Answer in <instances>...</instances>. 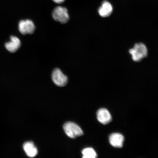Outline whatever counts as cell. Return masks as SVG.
I'll list each match as a JSON object with an SVG mask.
<instances>
[{"label":"cell","instance_id":"cell-1","mask_svg":"<svg viewBox=\"0 0 158 158\" xmlns=\"http://www.w3.org/2000/svg\"><path fill=\"white\" fill-rule=\"evenodd\" d=\"M129 52L131 55L133 60L136 62H140L148 55L147 47L142 43L134 45L133 48L130 49Z\"/></svg>","mask_w":158,"mask_h":158},{"label":"cell","instance_id":"cell-2","mask_svg":"<svg viewBox=\"0 0 158 158\" xmlns=\"http://www.w3.org/2000/svg\"><path fill=\"white\" fill-rule=\"evenodd\" d=\"M65 133L69 137L75 138L83 135L84 133L80 126L74 123L69 122H66L63 126Z\"/></svg>","mask_w":158,"mask_h":158},{"label":"cell","instance_id":"cell-3","mask_svg":"<svg viewBox=\"0 0 158 158\" xmlns=\"http://www.w3.org/2000/svg\"><path fill=\"white\" fill-rule=\"evenodd\" d=\"M52 15L55 20L62 23H68L70 19L68 10L62 6L55 8L52 12Z\"/></svg>","mask_w":158,"mask_h":158},{"label":"cell","instance_id":"cell-4","mask_svg":"<svg viewBox=\"0 0 158 158\" xmlns=\"http://www.w3.org/2000/svg\"><path fill=\"white\" fill-rule=\"evenodd\" d=\"M19 31L22 34H31L34 32L35 26L32 21L29 19L20 21L19 24Z\"/></svg>","mask_w":158,"mask_h":158},{"label":"cell","instance_id":"cell-5","mask_svg":"<svg viewBox=\"0 0 158 158\" xmlns=\"http://www.w3.org/2000/svg\"><path fill=\"white\" fill-rule=\"evenodd\" d=\"M52 78L53 81L56 85L60 87L64 86L68 83V78L60 69L56 68L53 70Z\"/></svg>","mask_w":158,"mask_h":158},{"label":"cell","instance_id":"cell-6","mask_svg":"<svg viewBox=\"0 0 158 158\" xmlns=\"http://www.w3.org/2000/svg\"><path fill=\"white\" fill-rule=\"evenodd\" d=\"M97 116L98 121L103 124H107L112 120L111 114L106 108H102L98 110L97 112Z\"/></svg>","mask_w":158,"mask_h":158},{"label":"cell","instance_id":"cell-7","mask_svg":"<svg viewBox=\"0 0 158 158\" xmlns=\"http://www.w3.org/2000/svg\"><path fill=\"white\" fill-rule=\"evenodd\" d=\"M10 41L5 43L6 49L11 53H15L18 50L21 46L20 40L18 37L11 35Z\"/></svg>","mask_w":158,"mask_h":158},{"label":"cell","instance_id":"cell-8","mask_svg":"<svg viewBox=\"0 0 158 158\" xmlns=\"http://www.w3.org/2000/svg\"><path fill=\"white\" fill-rule=\"evenodd\" d=\"M124 138L122 134L118 133H112L110 136L109 141L110 145L116 148L123 147Z\"/></svg>","mask_w":158,"mask_h":158},{"label":"cell","instance_id":"cell-9","mask_svg":"<svg viewBox=\"0 0 158 158\" xmlns=\"http://www.w3.org/2000/svg\"><path fill=\"white\" fill-rule=\"evenodd\" d=\"M113 7L110 3L105 1L102 3L101 6L98 10L99 14L102 17H106L111 14Z\"/></svg>","mask_w":158,"mask_h":158},{"label":"cell","instance_id":"cell-10","mask_svg":"<svg viewBox=\"0 0 158 158\" xmlns=\"http://www.w3.org/2000/svg\"><path fill=\"white\" fill-rule=\"evenodd\" d=\"M23 147L27 155L30 157H34L38 154V150L32 142H26Z\"/></svg>","mask_w":158,"mask_h":158},{"label":"cell","instance_id":"cell-11","mask_svg":"<svg viewBox=\"0 0 158 158\" xmlns=\"http://www.w3.org/2000/svg\"><path fill=\"white\" fill-rule=\"evenodd\" d=\"M83 157L85 158H95L97 157V154L92 148H85L82 151Z\"/></svg>","mask_w":158,"mask_h":158},{"label":"cell","instance_id":"cell-12","mask_svg":"<svg viewBox=\"0 0 158 158\" xmlns=\"http://www.w3.org/2000/svg\"><path fill=\"white\" fill-rule=\"evenodd\" d=\"M53 1L56 3H62L65 1V0H52Z\"/></svg>","mask_w":158,"mask_h":158}]
</instances>
